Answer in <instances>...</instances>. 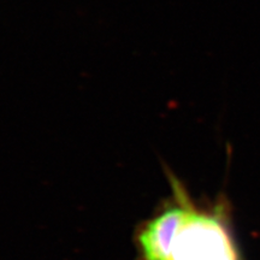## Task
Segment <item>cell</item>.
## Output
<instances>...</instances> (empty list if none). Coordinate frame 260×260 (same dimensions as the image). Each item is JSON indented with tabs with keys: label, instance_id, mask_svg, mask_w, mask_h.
<instances>
[{
	"label": "cell",
	"instance_id": "1",
	"mask_svg": "<svg viewBox=\"0 0 260 260\" xmlns=\"http://www.w3.org/2000/svg\"><path fill=\"white\" fill-rule=\"evenodd\" d=\"M167 177L170 194L135 226V260H242L229 200H197L170 169Z\"/></svg>",
	"mask_w": 260,
	"mask_h": 260
}]
</instances>
